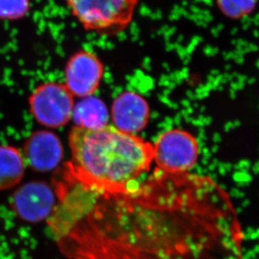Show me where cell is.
<instances>
[{
  "label": "cell",
  "mask_w": 259,
  "mask_h": 259,
  "mask_svg": "<svg viewBox=\"0 0 259 259\" xmlns=\"http://www.w3.org/2000/svg\"><path fill=\"white\" fill-rule=\"evenodd\" d=\"M68 143L72 159L67 175L98 193H122L140 182L153 163L151 142L113 125L74 127Z\"/></svg>",
  "instance_id": "6da1fadb"
},
{
  "label": "cell",
  "mask_w": 259,
  "mask_h": 259,
  "mask_svg": "<svg viewBox=\"0 0 259 259\" xmlns=\"http://www.w3.org/2000/svg\"><path fill=\"white\" fill-rule=\"evenodd\" d=\"M72 15L89 32L116 35L132 24L142 0H64Z\"/></svg>",
  "instance_id": "7a4b0ae2"
},
{
  "label": "cell",
  "mask_w": 259,
  "mask_h": 259,
  "mask_svg": "<svg viewBox=\"0 0 259 259\" xmlns=\"http://www.w3.org/2000/svg\"><path fill=\"white\" fill-rule=\"evenodd\" d=\"M152 144L153 162L162 172H190L199 160V142L191 132L182 128L166 130Z\"/></svg>",
  "instance_id": "3957f363"
},
{
  "label": "cell",
  "mask_w": 259,
  "mask_h": 259,
  "mask_svg": "<svg viewBox=\"0 0 259 259\" xmlns=\"http://www.w3.org/2000/svg\"><path fill=\"white\" fill-rule=\"evenodd\" d=\"M73 97L64 83L56 81L43 82L29 97L30 114L36 122L45 127H62L72 120Z\"/></svg>",
  "instance_id": "277c9868"
},
{
  "label": "cell",
  "mask_w": 259,
  "mask_h": 259,
  "mask_svg": "<svg viewBox=\"0 0 259 259\" xmlns=\"http://www.w3.org/2000/svg\"><path fill=\"white\" fill-rule=\"evenodd\" d=\"M105 67L96 54L80 50L72 54L65 66V83L73 96L94 95L100 87Z\"/></svg>",
  "instance_id": "5b68a950"
},
{
  "label": "cell",
  "mask_w": 259,
  "mask_h": 259,
  "mask_svg": "<svg viewBox=\"0 0 259 259\" xmlns=\"http://www.w3.org/2000/svg\"><path fill=\"white\" fill-rule=\"evenodd\" d=\"M21 152L25 164L31 169L47 172L53 171L60 164L64 150L58 135L48 130H41L28 137Z\"/></svg>",
  "instance_id": "8992f818"
},
{
  "label": "cell",
  "mask_w": 259,
  "mask_h": 259,
  "mask_svg": "<svg viewBox=\"0 0 259 259\" xmlns=\"http://www.w3.org/2000/svg\"><path fill=\"white\" fill-rule=\"evenodd\" d=\"M13 209L21 219L37 222L48 217L55 205V195L46 183L31 181L18 188L11 198Z\"/></svg>",
  "instance_id": "52a82bcc"
},
{
  "label": "cell",
  "mask_w": 259,
  "mask_h": 259,
  "mask_svg": "<svg viewBox=\"0 0 259 259\" xmlns=\"http://www.w3.org/2000/svg\"><path fill=\"white\" fill-rule=\"evenodd\" d=\"M150 106L138 93L124 91L113 101L110 117L113 126L121 132L137 135L148 125Z\"/></svg>",
  "instance_id": "ba28073f"
},
{
  "label": "cell",
  "mask_w": 259,
  "mask_h": 259,
  "mask_svg": "<svg viewBox=\"0 0 259 259\" xmlns=\"http://www.w3.org/2000/svg\"><path fill=\"white\" fill-rule=\"evenodd\" d=\"M110 113L102 100L94 95L81 98L75 104L72 120L76 127L95 130L108 125Z\"/></svg>",
  "instance_id": "9c48e42d"
},
{
  "label": "cell",
  "mask_w": 259,
  "mask_h": 259,
  "mask_svg": "<svg viewBox=\"0 0 259 259\" xmlns=\"http://www.w3.org/2000/svg\"><path fill=\"white\" fill-rule=\"evenodd\" d=\"M22 152L10 145H0V190L13 189L22 180L25 171Z\"/></svg>",
  "instance_id": "30bf717a"
},
{
  "label": "cell",
  "mask_w": 259,
  "mask_h": 259,
  "mask_svg": "<svg viewBox=\"0 0 259 259\" xmlns=\"http://www.w3.org/2000/svg\"><path fill=\"white\" fill-rule=\"evenodd\" d=\"M257 0H217L221 12L232 20H240L251 15Z\"/></svg>",
  "instance_id": "8fae6325"
},
{
  "label": "cell",
  "mask_w": 259,
  "mask_h": 259,
  "mask_svg": "<svg viewBox=\"0 0 259 259\" xmlns=\"http://www.w3.org/2000/svg\"><path fill=\"white\" fill-rule=\"evenodd\" d=\"M31 0H0V20L18 21L30 11Z\"/></svg>",
  "instance_id": "7c38bea8"
}]
</instances>
